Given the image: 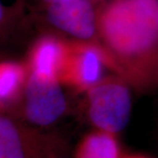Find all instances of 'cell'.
<instances>
[{"label": "cell", "instance_id": "6da1fadb", "mask_svg": "<svg viewBox=\"0 0 158 158\" xmlns=\"http://www.w3.org/2000/svg\"><path fill=\"white\" fill-rule=\"evenodd\" d=\"M98 35L117 75L141 93L158 90V0L98 5Z\"/></svg>", "mask_w": 158, "mask_h": 158}, {"label": "cell", "instance_id": "7a4b0ae2", "mask_svg": "<svg viewBox=\"0 0 158 158\" xmlns=\"http://www.w3.org/2000/svg\"><path fill=\"white\" fill-rule=\"evenodd\" d=\"M72 150L68 138L54 127L0 114V158H71Z\"/></svg>", "mask_w": 158, "mask_h": 158}, {"label": "cell", "instance_id": "3957f363", "mask_svg": "<svg viewBox=\"0 0 158 158\" xmlns=\"http://www.w3.org/2000/svg\"><path fill=\"white\" fill-rule=\"evenodd\" d=\"M132 86L122 77L104 76L83 95L82 112L92 128L118 135L130 119Z\"/></svg>", "mask_w": 158, "mask_h": 158}, {"label": "cell", "instance_id": "277c9868", "mask_svg": "<svg viewBox=\"0 0 158 158\" xmlns=\"http://www.w3.org/2000/svg\"><path fill=\"white\" fill-rule=\"evenodd\" d=\"M62 87L58 79L30 70L22 97L9 115L34 126L54 127L69 112Z\"/></svg>", "mask_w": 158, "mask_h": 158}, {"label": "cell", "instance_id": "5b68a950", "mask_svg": "<svg viewBox=\"0 0 158 158\" xmlns=\"http://www.w3.org/2000/svg\"><path fill=\"white\" fill-rule=\"evenodd\" d=\"M34 15L49 30L105 50L98 35V5L92 0H70L38 7Z\"/></svg>", "mask_w": 158, "mask_h": 158}, {"label": "cell", "instance_id": "8992f818", "mask_svg": "<svg viewBox=\"0 0 158 158\" xmlns=\"http://www.w3.org/2000/svg\"><path fill=\"white\" fill-rule=\"evenodd\" d=\"M69 40L70 48L59 76V81L63 87L75 93L83 94L104 77L105 68L117 74L106 51L90 43Z\"/></svg>", "mask_w": 158, "mask_h": 158}, {"label": "cell", "instance_id": "52a82bcc", "mask_svg": "<svg viewBox=\"0 0 158 158\" xmlns=\"http://www.w3.org/2000/svg\"><path fill=\"white\" fill-rule=\"evenodd\" d=\"M69 48L70 40L49 30L34 40L26 62L31 71L59 80Z\"/></svg>", "mask_w": 158, "mask_h": 158}, {"label": "cell", "instance_id": "ba28073f", "mask_svg": "<svg viewBox=\"0 0 158 158\" xmlns=\"http://www.w3.org/2000/svg\"><path fill=\"white\" fill-rule=\"evenodd\" d=\"M26 60H5L0 64V111L11 114L22 97L29 77Z\"/></svg>", "mask_w": 158, "mask_h": 158}, {"label": "cell", "instance_id": "9c48e42d", "mask_svg": "<svg viewBox=\"0 0 158 158\" xmlns=\"http://www.w3.org/2000/svg\"><path fill=\"white\" fill-rule=\"evenodd\" d=\"M118 135L92 128L73 148L71 158H121Z\"/></svg>", "mask_w": 158, "mask_h": 158}, {"label": "cell", "instance_id": "30bf717a", "mask_svg": "<svg viewBox=\"0 0 158 158\" xmlns=\"http://www.w3.org/2000/svg\"><path fill=\"white\" fill-rule=\"evenodd\" d=\"M36 1V8L38 7H43V6H52V5H56V4H61L64 2H68L70 0H35Z\"/></svg>", "mask_w": 158, "mask_h": 158}, {"label": "cell", "instance_id": "8fae6325", "mask_svg": "<svg viewBox=\"0 0 158 158\" xmlns=\"http://www.w3.org/2000/svg\"><path fill=\"white\" fill-rule=\"evenodd\" d=\"M121 158H152L147 155L141 154V153L133 152H123Z\"/></svg>", "mask_w": 158, "mask_h": 158}, {"label": "cell", "instance_id": "7c38bea8", "mask_svg": "<svg viewBox=\"0 0 158 158\" xmlns=\"http://www.w3.org/2000/svg\"><path fill=\"white\" fill-rule=\"evenodd\" d=\"M95 4L97 5H100L102 3H104V2H106V1H107V0H92Z\"/></svg>", "mask_w": 158, "mask_h": 158}]
</instances>
